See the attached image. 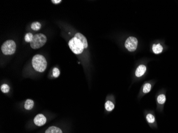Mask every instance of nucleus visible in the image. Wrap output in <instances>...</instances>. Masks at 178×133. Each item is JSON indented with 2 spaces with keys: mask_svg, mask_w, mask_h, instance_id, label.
Instances as JSON below:
<instances>
[{
  "mask_svg": "<svg viewBox=\"0 0 178 133\" xmlns=\"http://www.w3.org/2000/svg\"><path fill=\"white\" fill-rule=\"evenodd\" d=\"M146 71V67L144 65H140L138 67L135 71V74L136 77H140L145 74Z\"/></svg>",
  "mask_w": 178,
  "mask_h": 133,
  "instance_id": "7",
  "label": "nucleus"
},
{
  "mask_svg": "<svg viewBox=\"0 0 178 133\" xmlns=\"http://www.w3.org/2000/svg\"><path fill=\"white\" fill-rule=\"evenodd\" d=\"M45 133H63L60 128L56 126H50L45 131Z\"/></svg>",
  "mask_w": 178,
  "mask_h": 133,
  "instance_id": "9",
  "label": "nucleus"
},
{
  "mask_svg": "<svg viewBox=\"0 0 178 133\" xmlns=\"http://www.w3.org/2000/svg\"><path fill=\"white\" fill-rule=\"evenodd\" d=\"M105 109L107 111H111L115 108L114 104L110 101H107L105 103Z\"/></svg>",
  "mask_w": 178,
  "mask_h": 133,
  "instance_id": "12",
  "label": "nucleus"
},
{
  "mask_svg": "<svg viewBox=\"0 0 178 133\" xmlns=\"http://www.w3.org/2000/svg\"><path fill=\"white\" fill-rule=\"evenodd\" d=\"M51 2L54 4H58L62 2L61 0H52Z\"/></svg>",
  "mask_w": 178,
  "mask_h": 133,
  "instance_id": "20",
  "label": "nucleus"
},
{
  "mask_svg": "<svg viewBox=\"0 0 178 133\" xmlns=\"http://www.w3.org/2000/svg\"><path fill=\"white\" fill-rule=\"evenodd\" d=\"M157 102L160 104H164L166 101V97L164 94H161L157 97Z\"/></svg>",
  "mask_w": 178,
  "mask_h": 133,
  "instance_id": "14",
  "label": "nucleus"
},
{
  "mask_svg": "<svg viewBox=\"0 0 178 133\" xmlns=\"http://www.w3.org/2000/svg\"><path fill=\"white\" fill-rule=\"evenodd\" d=\"M138 46V40L135 37H129L126 40L125 46L130 52L134 51Z\"/></svg>",
  "mask_w": 178,
  "mask_h": 133,
  "instance_id": "5",
  "label": "nucleus"
},
{
  "mask_svg": "<svg viewBox=\"0 0 178 133\" xmlns=\"http://www.w3.org/2000/svg\"><path fill=\"white\" fill-rule=\"evenodd\" d=\"M32 65L34 69L39 72L45 71L47 66V62L44 56L40 54H36L32 59Z\"/></svg>",
  "mask_w": 178,
  "mask_h": 133,
  "instance_id": "1",
  "label": "nucleus"
},
{
  "mask_svg": "<svg viewBox=\"0 0 178 133\" xmlns=\"http://www.w3.org/2000/svg\"><path fill=\"white\" fill-rule=\"evenodd\" d=\"M41 28V24L38 22H34L31 25V28L35 31H37Z\"/></svg>",
  "mask_w": 178,
  "mask_h": 133,
  "instance_id": "13",
  "label": "nucleus"
},
{
  "mask_svg": "<svg viewBox=\"0 0 178 133\" xmlns=\"http://www.w3.org/2000/svg\"><path fill=\"white\" fill-rule=\"evenodd\" d=\"M33 35L30 33H27L25 36V40L26 42H31V41H32L33 39Z\"/></svg>",
  "mask_w": 178,
  "mask_h": 133,
  "instance_id": "18",
  "label": "nucleus"
},
{
  "mask_svg": "<svg viewBox=\"0 0 178 133\" xmlns=\"http://www.w3.org/2000/svg\"><path fill=\"white\" fill-rule=\"evenodd\" d=\"M151 88V85L149 83H146L144 85L143 87V92L144 93H149Z\"/></svg>",
  "mask_w": 178,
  "mask_h": 133,
  "instance_id": "16",
  "label": "nucleus"
},
{
  "mask_svg": "<svg viewBox=\"0 0 178 133\" xmlns=\"http://www.w3.org/2000/svg\"><path fill=\"white\" fill-rule=\"evenodd\" d=\"M152 51L155 54H159L162 52L163 47L160 44H154L152 45Z\"/></svg>",
  "mask_w": 178,
  "mask_h": 133,
  "instance_id": "11",
  "label": "nucleus"
},
{
  "mask_svg": "<svg viewBox=\"0 0 178 133\" xmlns=\"http://www.w3.org/2000/svg\"><path fill=\"white\" fill-rule=\"evenodd\" d=\"M45 35L43 34H37L34 35L33 39L30 43V46L33 49H37L42 47L47 42Z\"/></svg>",
  "mask_w": 178,
  "mask_h": 133,
  "instance_id": "2",
  "label": "nucleus"
},
{
  "mask_svg": "<svg viewBox=\"0 0 178 133\" xmlns=\"http://www.w3.org/2000/svg\"><path fill=\"white\" fill-rule=\"evenodd\" d=\"M146 119H147V122L149 124H152L155 121L154 116L151 113L147 114V115L146 116Z\"/></svg>",
  "mask_w": 178,
  "mask_h": 133,
  "instance_id": "15",
  "label": "nucleus"
},
{
  "mask_svg": "<svg viewBox=\"0 0 178 133\" xmlns=\"http://www.w3.org/2000/svg\"><path fill=\"white\" fill-rule=\"evenodd\" d=\"M52 74L54 78H57L59 76V75H60V71H59V70L57 68H54L53 69Z\"/></svg>",
  "mask_w": 178,
  "mask_h": 133,
  "instance_id": "19",
  "label": "nucleus"
},
{
  "mask_svg": "<svg viewBox=\"0 0 178 133\" xmlns=\"http://www.w3.org/2000/svg\"><path fill=\"white\" fill-rule=\"evenodd\" d=\"M16 50V44L13 40L6 41L1 46L2 53L5 55L13 54Z\"/></svg>",
  "mask_w": 178,
  "mask_h": 133,
  "instance_id": "4",
  "label": "nucleus"
},
{
  "mask_svg": "<svg viewBox=\"0 0 178 133\" xmlns=\"http://www.w3.org/2000/svg\"><path fill=\"white\" fill-rule=\"evenodd\" d=\"M1 90L3 93H7L10 90V87L7 84H3L1 86Z\"/></svg>",
  "mask_w": 178,
  "mask_h": 133,
  "instance_id": "17",
  "label": "nucleus"
},
{
  "mask_svg": "<svg viewBox=\"0 0 178 133\" xmlns=\"http://www.w3.org/2000/svg\"><path fill=\"white\" fill-rule=\"evenodd\" d=\"M68 45L72 51L76 54L82 53L84 49V46L81 41L75 37L69 41Z\"/></svg>",
  "mask_w": 178,
  "mask_h": 133,
  "instance_id": "3",
  "label": "nucleus"
},
{
  "mask_svg": "<svg viewBox=\"0 0 178 133\" xmlns=\"http://www.w3.org/2000/svg\"><path fill=\"white\" fill-rule=\"evenodd\" d=\"M34 105V103L32 100L27 99L25 103L24 108L25 109L27 110H30L33 108Z\"/></svg>",
  "mask_w": 178,
  "mask_h": 133,
  "instance_id": "10",
  "label": "nucleus"
},
{
  "mask_svg": "<svg viewBox=\"0 0 178 133\" xmlns=\"http://www.w3.org/2000/svg\"><path fill=\"white\" fill-rule=\"evenodd\" d=\"M75 37L77 38V39H78L79 40H80L81 41V42L83 43L84 46V49H87L88 47V42H87V39L85 38V37L82 34L80 33H78L77 34H76L75 35Z\"/></svg>",
  "mask_w": 178,
  "mask_h": 133,
  "instance_id": "8",
  "label": "nucleus"
},
{
  "mask_svg": "<svg viewBox=\"0 0 178 133\" xmlns=\"http://www.w3.org/2000/svg\"><path fill=\"white\" fill-rule=\"evenodd\" d=\"M34 123L37 126H42L47 123V118L43 114H38L34 119Z\"/></svg>",
  "mask_w": 178,
  "mask_h": 133,
  "instance_id": "6",
  "label": "nucleus"
}]
</instances>
